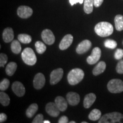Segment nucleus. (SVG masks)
I'll list each match as a JSON object with an SVG mask.
<instances>
[{
  "label": "nucleus",
  "instance_id": "f257e3e1",
  "mask_svg": "<svg viewBox=\"0 0 123 123\" xmlns=\"http://www.w3.org/2000/svg\"><path fill=\"white\" fill-rule=\"evenodd\" d=\"M95 31L101 37L110 36L113 33V27L112 25L108 22H101L96 24L95 27Z\"/></svg>",
  "mask_w": 123,
  "mask_h": 123
},
{
  "label": "nucleus",
  "instance_id": "f03ea898",
  "mask_svg": "<svg viewBox=\"0 0 123 123\" xmlns=\"http://www.w3.org/2000/svg\"><path fill=\"white\" fill-rule=\"evenodd\" d=\"M84 73L80 68H74L71 70L67 75V80L70 85L74 86L79 83L83 79Z\"/></svg>",
  "mask_w": 123,
  "mask_h": 123
},
{
  "label": "nucleus",
  "instance_id": "7ed1b4c3",
  "mask_svg": "<svg viewBox=\"0 0 123 123\" xmlns=\"http://www.w3.org/2000/svg\"><path fill=\"white\" fill-rule=\"evenodd\" d=\"M99 123H123V115L117 112L107 113L101 117Z\"/></svg>",
  "mask_w": 123,
  "mask_h": 123
},
{
  "label": "nucleus",
  "instance_id": "20e7f679",
  "mask_svg": "<svg viewBox=\"0 0 123 123\" xmlns=\"http://www.w3.org/2000/svg\"><path fill=\"white\" fill-rule=\"evenodd\" d=\"M21 57L25 63L29 66L34 65L37 61L35 54L33 49L30 47H27L24 49L21 54Z\"/></svg>",
  "mask_w": 123,
  "mask_h": 123
},
{
  "label": "nucleus",
  "instance_id": "39448f33",
  "mask_svg": "<svg viewBox=\"0 0 123 123\" xmlns=\"http://www.w3.org/2000/svg\"><path fill=\"white\" fill-rule=\"evenodd\" d=\"M107 88L111 93H120L123 91V81L119 79L111 80L107 84Z\"/></svg>",
  "mask_w": 123,
  "mask_h": 123
},
{
  "label": "nucleus",
  "instance_id": "423d86ee",
  "mask_svg": "<svg viewBox=\"0 0 123 123\" xmlns=\"http://www.w3.org/2000/svg\"><path fill=\"white\" fill-rule=\"evenodd\" d=\"M63 75V70L61 68L54 70L51 73L50 82L51 85L56 84L61 80Z\"/></svg>",
  "mask_w": 123,
  "mask_h": 123
},
{
  "label": "nucleus",
  "instance_id": "0eeeda50",
  "mask_svg": "<svg viewBox=\"0 0 123 123\" xmlns=\"http://www.w3.org/2000/svg\"><path fill=\"white\" fill-rule=\"evenodd\" d=\"M101 51L100 49L96 47L93 48L91 55L87 58V62L89 64H94L98 62L101 57Z\"/></svg>",
  "mask_w": 123,
  "mask_h": 123
},
{
  "label": "nucleus",
  "instance_id": "6e6552de",
  "mask_svg": "<svg viewBox=\"0 0 123 123\" xmlns=\"http://www.w3.org/2000/svg\"><path fill=\"white\" fill-rule=\"evenodd\" d=\"M41 37L43 42L49 45H51L55 42V38L53 32L49 29H45L42 32Z\"/></svg>",
  "mask_w": 123,
  "mask_h": 123
},
{
  "label": "nucleus",
  "instance_id": "1a4fd4ad",
  "mask_svg": "<svg viewBox=\"0 0 123 123\" xmlns=\"http://www.w3.org/2000/svg\"><path fill=\"white\" fill-rule=\"evenodd\" d=\"M33 10L27 6H20L17 9V14L20 18L26 19L33 14Z\"/></svg>",
  "mask_w": 123,
  "mask_h": 123
},
{
  "label": "nucleus",
  "instance_id": "9d476101",
  "mask_svg": "<svg viewBox=\"0 0 123 123\" xmlns=\"http://www.w3.org/2000/svg\"><path fill=\"white\" fill-rule=\"evenodd\" d=\"M46 79L44 75L42 73H38L35 75L33 80V86L37 90H41L45 84Z\"/></svg>",
  "mask_w": 123,
  "mask_h": 123
},
{
  "label": "nucleus",
  "instance_id": "9b49d317",
  "mask_svg": "<svg viewBox=\"0 0 123 123\" xmlns=\"http://www.w3.org/2000/svg\"><path fill=\"white\" fill-rule=\"evenodd\" d=\"M46 111L51 116L58 117L60 114L61 111L58 108L55 102H50L46 104Z\"/></svg>",
  "mask_w": 123,
  "mask_h": 123
},
{
  "label": "nucleus",
  "instance_id": "f8f14e48",
  "mask_svg": "<svg viewBox=\"0 0 123 123\" xmlns=\"http://www.w3.org/2000/svg\"><path fill=\"white\" fill-rule=\"evenodd\" d=\"M92 46V43L88 39L83 41L77 46L76 51L79 54H83L90 50Z\"/></svg>",
  "mask_w": 123,
  "mask_h": 123
},
{
  "label": "nucleus",
  "instance_id": "ddd939ff",
  "mask_svg": "<svg viewBox=\"0 0 123 123\" xmlns=\"http://www.w3.org/2000/svg\"><path fill=\"white\" fill-rule=\"evenodd\" d=\"M12 88L14 93L18 97H22L25 93V88L22 83L19 81H14L12 84Z\"/></svg>",
  "mask_w": 123,
  "mask_h": 123
},
{
  "label": "nucleus",
  "instance_id": "4468645a",
  "mask_svg": "<svg viewBox=\"0 0 123 123\" xmlns=\"http://www.w3.org/2000/svg\"><path fill=\"white\" fill-rule=\"evenodd\" d=\"M66 99L70 105L75 106L79 103L80 98L76 92H70L66 95Z\"/></svg>",
  "mask_w": 123,
  "mask_h": 123
},
{
  "label": "nucleus",
  "instance_id": "2eb2a0df",
  "mask_svg": "<svg viewBox=\"0 0 123 123\" xmlns=\"http://www.w3.org/2000/svg\"><path fill=\"white\" fill-rule=\"evenodd\" d=\"M73 37L71 34H67L63 38L59 43V49L61 50H66L71 45L73 42Z\"/></svg>",
  "mask_w": 123,
  "mask_h": 123
},
{
  "label": "nucleus",
  "instance_id": "dca6fc26",
  "mask_svg": "<svg viewBox=\"0 0 123 123\" xmlns=\"http://www.w3.org/2000/svg\"><path fill=\"white\" fill-rule=\"evenodd\" d=\"M14 31L11 27H7L4 30L2 33V38L5 42L9 43L14 39Z\"/></svg>",
  "mask_w": 123,
  "mask_h": 123
},
{
  "label": "nucleus",
  "instance_id": "f3484780",
  "mask_svg": "<svg viewBox=\"0 0 123 123\" xmlns=\"http://www.w3.org/2000/svg\"><path fill=\"white\" fill-rule=\"evenodd\" d=\"M96 96L95 93H90L86 95L84 97L83 101V106L85 108H89L91 107V105L93 104L96 100Z\"/></svg>",
  "mask_w": 123,
  "mask_h": 123
},
{
  "label": "nucleus",
  "instance_id": "a211bd4d",
  "mask_svg": "<svg viewBox=\"0 0 123 123\" xmlns=\"http://www.w3.org/2000/svg\"><path fill=\"white\" fill-rule=\"evenodd\" d=\"M55 103L61 112H64L67 110L68 102L66 101L63 97L57 96L55 99Z\"/></svg>",
  "mask_w": 123,
  "mask_h": 123
},
{
  "label": "nucleus",
  "instance_id": "6ab92c4d",
  "mask_svg": "<svg viewBox=\"0 0 123 123\" xmlns=\"http://www.w3.org/2000/svg\"><path fill=\"white\" fill-rule=\"evenodd\" d=\"M106 63L103 61H101L99 62V63L97 64L96 66H95V68L93 69L92 74H93V75H95V76L99 75L103 73H104Z\"/></svg>",
  "mask_w": 123,
  "mask_h": 123
},
{
  "label": "nucleus",
  "instance_id": "aec40b11",
  "mask_svg": "<svg viewBox=\"0 0 123 123\" xmlns=\"http://www.w3.org/2000/svg\"><path fill=\"white\" fill-rule=\"evenodd\" d=\"M17 68V64L14 62H11L7 64L6 67V74L8 76H12L16 71Z\"/></svg>",
  "mask_w": 123,
  "mask_h": 123
},
{
  "label": "nucleus",
  "instance_id": "412c9836",
  "mask_svg": "<svg viewBox=\"0 0 123 123\" xmlns=\"http://www.w3.org/2000/svg\"><path fill=\"white\" fill-rule=\"evenodd\" d=\"M38 110V105L37 104L33 103L29 106L26 111V115L27 117L31 118L35 114Z\"/></svg>",
  "mask_w": 123,
  "mask_h": 123
},
{
  "label": "nucleus",
  "instance_id": "4be33fe9",
  "mask_svg": "<svg viewBox=\"0 0 123 123\" xmlns=\"http://www.w3.org/2000/svg\"><path fill=\"white\" fill-rule=\"evenodd\" d=\"M115 25L117 31L123 30V15L118 14L115 17Z\"/></svg>",
  "mask_w": 123,
  "mask_h": 123
},
{
  "label": "nucleus",
  "instance_id": "5701e85b",
  "mask_svg": "<svg viewBox=\"0 0 123 123\" xmlns=\"http://www.w3.org/2000/svg\"><path fill=\"white\" fill-rule=\"evenodd\" d=\"M93 0H84V11L86 14H91L93 12Z\"/></svg>",
  "mask_w": 123,
  "mask_h": 123
},
{
  "label": "nucleus",
  "instance_id": "b1692460",
  "mask_svg": "<svg viewBox=\"0 0 123 123\" xmlns=\"http://www.w3.org/2000/svg\"><path fill=\"white\" fill-rule=\"evenodd\" d=\"M101 117V112L98 109H93L91 111L88 115L89 119L92 121H97L99 120Z\"/></svg>",
  "mask_w": 123,
  "mask_h": 123
},
{
  "label": "nucleus",
  "instance_id": "393cba45",
  "mask_svg": "<svg viewBox=\"0 0 123 123\" xmlns=\"http://www.w3.org/2000/svg\"><path fill=\"white\" fill-rule=\"evenodd\" d=\"M21 46L19 41H17V40H14L12 41L11 44V50L13 53L15 54H18L21 53Z\"/></svg>",
  "mask_w": 123,
  "mask_h": 123
},
{
  "label": "nucleus",
  "instance_id": "a878e982",
  "mask_svg": "<svg viewBox=\"0 0 123 123\" xmlns=\"http://www.w3.org/2000/svg\"><path fill=\"white\" fill-rule=\"evenodd\" d=\"M10 99L8 95L1 91V92H0V103L1 104L4 106H7L10 104Z\"/></svg>",
  "mask_w": 123,
  "mask_h": 123
},
{
  "label": "nucleus",
  "instance_id": "bb28decb",
  "mask_svg": "<svg viewBox=\"0 0 123 123\" xmlns=\"http://www.w3.org/2000/svg\"><path fill=\"white\" fill-rule=\"evenodd\" d=\"M18 39L20 42L24 44H28L31 42V37L26 34H21L18 36Z\"/></svg>",
  "mask_w": 123,
  "mask_h": 123
},
{
  "label": "nucleus",
  "instance_id": "cd10ccee",
  "mask_svg": "<svg viewBox=\"0 0 123 123\" xmlns=\"http://www.w3.org/2000/svg\"><path fill=\"white\" fill-rule=\"evenodd\" d=\"M35 46L37 52L38 54H43L46 51V46L43 43L41 42V41H37V42H35Z\"/></svg>",
  "mask_w": 123,
  "mask_h": 123
},
{
  "label": "nucleus",
  "instance_id": "c85d7f7f",
  "mask_svg": "<svg viewBox=\"0 0 123 123\" xmlns=\"http://www.w3.org/2000/svg\"><path fill=\"white\" fill-rule=\"evenodd\" d=\"M104 46L105 47L111 49H114L117 46V43L116 41L112 39H107L104 42Z\"/></svg>",
  "mask_w": 123,
  "mask_h": 123
},
{
  "label": "nucleus",
  "instance_id": "c756f323",
  "mask_svg": "<svg viewBox=\"0 0 123 123\" xmlns=\"http://www.w3.org/2000/svg\"><path fill=\"white\" fill-rule=\"evenodd\" d=\"M10 85V81L7 79H4L0 83V90L1 91H5L7 90Z\"/></svg>",
  "mask_w": 123,
  "mask_h": 123
},
{
  "label": "nucleus",
  "instance_id": "7c9ffc66",
  "mask_svg": "<svg viewBox=\"0 0 123 123\" xmlns=\"http://www.w3.org/2000/svg\"><path fill=\"white\" fill-rule=\"evenodd\" d=\"M7 62V56L4 53L0 54V67H4Z\"/></svg>",
  "mask_w": 123,
  "mask_h": 123
},
{
  "label": "nucleus",
  "instance_id": "2f4dec72",
  "mask_svg": "<svg viewBox=\"0 0 123 123\" xmlns=\"http://www.w3.org/2000/svg\"><path fill=\"white\" fill-rule=\"evenodd\" d=\"M116 70L118 74H123V59H121L117 64Z\"/></svg>",
  "mask_w": 123,
  "mask_h": 123
},
{
  "label": "nucleus",
  "instance_id": "473e14b6",
  "mask_svg": "<svg viewBox=\"0 0 123 123\" xmlns=\"http://www.w3.org/2000/svg\"><path fill=\"white\" fill-rule=\"evenodd\" d=\"M115 58L117 60H121L123 58V50L121 49H117L115 53Z\"/></svg>",
  "mask_w": 123,
  "mask_h": 123
},
{
  "label": "nucleus",
  "instance_id": "72a5a7b5",
  "mask_svg": "<svg viewBox=\"0 0 123 123\" xmlns=\"http://www.w3.org/2000/svg\"><path fill=\"white\" fill-rule=\"evenodd\" d=\"M43 115L42 114H38L35 116L34 119L32 121L33 123H43Z\"/></svg>",
  "mask_w": 123,
  "mask_h": 123
},
{
  "label": "nucleus",
  "instance_id": "f704fd0d",
  "mask_svg": "<svg viewBox=\"0 0 123 123\" xmlns=\"http://www.w3.org/2000/svg\"><path fill=\"white\" fill-rule=\"evenodd\" d=\"M59 123H68V119L67 116H63L58 120Z\"/></svg>",
  "mask_w": 123,
  "mask_h": 123
},
{
  "label": "nucleus",
  "instance_id": "c9c22d12",
  "mask_svg": "<svg viewBox=\"0 0 123 123\" xmlns=\"http://www.w3.org/2000/svg\"><path fill=\"white\" fill-rule=\"evenodd\" d=\"M104 0H93V5L96 7L100 6Z\"/></svg>",
  "mask_w": 123,
  "mask_h": 123
},
{
  "label": "nucleus",
  "instance_id": "e433bc0d",
  "mask_svg": "<svg viewBox=\"0 0 123 123\" xmlns=\"http://www.w3.org/2000/svg\"><path fill=\"white\" fill-rule=\"evenodd\" d=\"M71 5L73 6L75 4H76L77 3H79L80 4H83L84 2V0H69Z\"/></svg>",
  "mask_w": 123,
  "mask_h": 123
},
{
  "label": "nucleus",
  "instance_id": "4c0bfd02",
  "mask_svg": "<svg viewBox=\"0 0 123 123\" xmlns=\"http://www.w3.org/2000/svg\"><path fill=\"white\" fill-rule=\"evenodd\" d=\"M7 120V115L4 113H1L0 114V123H4Z\"/></svg>",
  "mask_w": 123,
  "mask_h": 123
},
{
  "label": "nucleus",
  "instance_id": "58836bf2",
  "mask_svg": "<svg viewBox=\"0 0 123 123\" xmlns=\"http://www.w3.org/2000/svg\"><path fill=\"white\" fill-rule=\"evenodd\" d=\"M43 123H50V121L49 120H44L43 121Z\"/></svg>",
  "mask_w": 123,
  "mask_h": 123
},
{
  "label": "nucleus",
  "instance_id": "ea45409f",
  "mask_svg": "<svg viewBox=\"0 0 123 123\" xmlns=\"http://www.w3.org/2000/svg\"><path fill=\"white\" fill-rule=\"evenodd\" d=\"M69 123H75L76 122H75V121H71Z\"/></svg>",
  "mask_w": 123,
  "mask_h": 123
},
{
  "label": "nucleus",
  "instance_id": "a19ab883",
  "mask_svg": "<svg viewBox=\"0 0 123 123\" xmlns=\"http://www.w3.org/2000/svg\"><path fill=\"white\" fill-rule=\"evenodd\" d=\"M87 122H86V121H83V122H81V123H87Z\"/></svg>",
  "mask_w": 123,
  "mask_h": 123
},
{
  "label": "nucleus",
  "instance_id": "79ce46f5",
  "mask_svg": "<svg viewBox=\"0 0 123 123\" xmlns=\"http://www.w3.org/2000/svg\"></svg>",
  "mask_w": 123,
  "mask_h": 123
}]
</instances>
